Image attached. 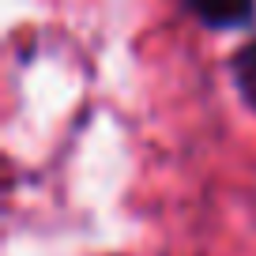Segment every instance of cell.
I'll return each mask as SVG.
<instances>
[{"mask_svg":"<svg viewBox=\"0 0 256 256\" xmlns=\"http://www.w3.org/2000/svg\"><path fill=\"white\" fill-rule=\"evenodd\" d=\"M188 4L211 26H234L252 16V0H188Z\"/></svg>","mask_w":256,"mask_h":256,"instance_id":"cell-1","label":"cell"},{"mask_svg":"<svg viewBox=\"0 0 256 256\" xmlns=\"http://www.w3.org/2000/svg\"><path fill=\"white\" fill-rule=\"evenodd\" d=\"M234 80H238V90L245 94V102L256 110V42L234 56Z\"/></svg>","mask_w":256,"mask_h":256,"instance_id":"cell-2","label":"cell"}]
</instances>
